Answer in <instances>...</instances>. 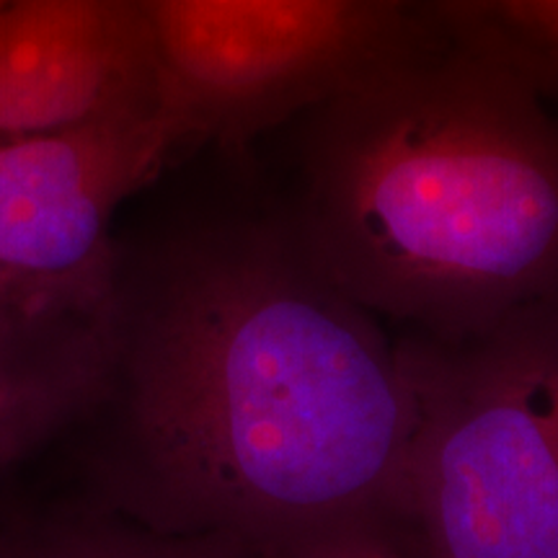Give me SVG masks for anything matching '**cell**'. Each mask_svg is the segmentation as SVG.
Instances as JSON below:
<instances>
[{"label":"cell","instance_id":"6da1fadb","mask_svg":"<svg viewBox=\"0 0 558 558\" xmlns=\"http://www.w3.org/2000/svg\"><path fill=\"white\" fill-rule=\"evenodd\" d=\"M411 427L399 339L275 207L117 239L101 378L60 439L145 525L331 558L403 548Z\"/></svg>","mask_w":558,"mask_h":558},{"label":"cell","instance_id":"7a4b0ae2","mask_svg":"<svg viewBox=\"0 0 558 558\" xmlns=\"http://www.w3.org/2000/svg\"><path fill=\"white\" fill-rule=\"evenodd\" d=\"M300 243L403 333L463 337L558 295V109L424 29L300 117Z\"/></svg>","mask_w":558,"mask_h":558},{"label":"cell","instance_id":"3957f363","mask_svg":"<svg viewBox=\"0 0 558 558\" xmlns=\"http://www.w3.org/2000/svg\"><path fill=\"white\" fill-rule=\"evenodd\" d=\"M396 339L424 558H558V295L463 337Z\"/></svg>","mask_w":558,"mask_h":558},{"label":"cell","instance_id":"277c9868","mask_svg":"<svg viewBox=\"0 0 558 558\" xmlns=\"http://www.w3.org/2000/svg\"><path fill=\"white\" fill-rule=\"evenodd\" d=\"M179 153L239 148L427 29L416 0H137Z\"/></svg>","mask_w":558,"mask_h":558},{"label":"cell","instance_id":"5b68a950","mask_svg":"<svg viewBox=\"0 0 558 558\" xmlns=\"http://www.w3.org/2000/svg\"><path fill=\"white\" fill-rule=\"evenodd\" d=\"M179 153L158 104L0 145V290H104L114 218Z\"/></svg>","mask_w":558,"mask_h":558},{"label":"cell","instance_id":"8992f818","mask_svg":"<svg viewBox=\"0 0 558 558\" xmlns=\"http://www.w3.org/2000/svg\"><path fill=\"white\" fill-rule=\"evenodd\" d=\"M158 104L137 0L0 3V145Z\"/></svg>","mask_w":558,"mask_h":558},{"label":"cell","instance_id":"52a82bcc","mask_svg":"<svg viewBox=\"0 0 558 558\" xmlns=\"http://www.w3.org/2000/svg\"><path fill=\"white\" fill-rule=\"evenodd\" d=\"M104 290H0V473L60 439L107 357Z\"/></svg>","mask_w":558,"mask_h":558},{"label":"cell","instance_id":"ba28073f","mask_svg":"<svg viewBox=\"0 0 558 558\" xmlns=\"http://www.w3.org/2000/svg\"><path fill=\"white\" fill-rule=\"evenodd\" d=\"M0 558H256L235 543L150 527L90 494L0 499Z\"/></svg>","mask_w":558,"mask_h":558},{"label":"cell","instance_id":"9c48e42d","mask_svg":"<svg viewBox=\"0 0 558 558\" xmlns=\"http://www.w3.org/2000/svg\"><path fill=\"white\" fill-rule=\"evenodd\" d=\"M450 45L497 62L558 109V0H416Z\"/></svg>","mask_w":558,"mask_h":558},{"label":"cell","instance_id":"30bf717a","mask_svg":"<svg viewBox=\"0 0 558 558\" xmlns=\"http://www.w3.org/2000/svg\"><path fill=\"white\" fill-rule=\"evenodd\" d=\"M331 558H411V556L407 554V548L396 546V543L362 541V543H354V546L341 548L339 554H333Z\"/></svg>","mask_w":558,"mask_h":558},{"label":"cell","instance_id":"8fae6325","mask_svg":"<svg viewBox=\"0 0 558 558\" xmlns=\"http://www.w3.org/2000/svg\"><path fill=\"white\" fill-rule=\"evenodd\" d=\"M0 3H3V0H0Z\"/></svg>","mask_w":558,"mask_h":558}]
</instances>
